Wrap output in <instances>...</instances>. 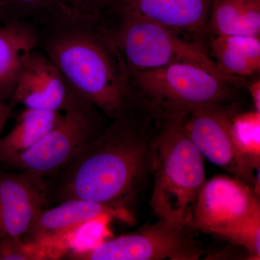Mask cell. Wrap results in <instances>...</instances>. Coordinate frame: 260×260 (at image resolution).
<instances>
[{
  "label": "cell",
  "mask_w": 260,
  "mask_h": 260,
  "mask_svg": "<svg viewBox=\"0 0 260 260\" xmlns=\"http://www.w3.org/2000/svg\"><path fill=\"white\" fill-rule=\"evenodd\" d=\"M224 44L228 47L235 49L247 58L253 64L260 68V40L259 37L250 36H232L220 37Z\"/></svg>",
  "instance_id": "cell-21"
},
{
  "label": "cell",
  "mask_w": 260,
  "mask_h": 260,
  "mask_svg": "<svg viewBox=\"0 0 260 260\" xmlns=\"http://www.w3.org/2000/svg\"><path fill=\"white\" fill-rule=\"evenodd\" d=\"M208 28L220 37H259L260 0H213Z\"/></svg>",
  "instance_id": "cell-16"
},
{
  "label": "cell",
  "mask_w": 260,
  "mask_h": 260,
  "mask_svg": "<svg viewBox=\"0 0 260 260\" xmlns=\"http://www.w3.org/2000/svg\"><path fill=\"white\" fill-rule=\"evenodd\" d=\"M63 117L64 114L60 112L25 109L11 131L3 138L0 137V162L5 165L37 145Z\"/></svg>",
  "instance_id": "cell-15"
},
{
  "label": "cell",
  "mask_w": 260,
  "mask_h": 260,
  "mask_svg": "<svg viewBox=\"0 0 260 260\" xmlns=\"http://www.w3.org/2000/svg\"><path fill=\"white\" fill-rule=\"evenodd\" d=\"M75 92L52 61L44 53L34 50L18 75L10 104L64 112Z\"/></svg>",
  "instance_id": "cell-11"
},
{
  "label": "cell",
  "mask_w": 260,
  "mask_h": 260,
  "mask_svg": "<svg viewBox=\"0 0 260 260\" xmlns=\"http://www.w3.org/2000/svg\"><path fill=\"white\" fill-rule=\"evenodd\" d=\"M135 109L113 119L102 134L54 174L55 200H85L125 209L151 172L152 150L159 124L137 117Z\"/></svg>",
  "instance_id": "cell-1"
},
{
  "label": "cell",
  "mask_w": 260,
  "mask_h": 260,
  "mask_svg": "<svg viewBox=\"0 0 260 260\" xmlns=\"http://www.w3.org/2000/svg\"><path fill=\"white\" fill-rule=\"evenodd\" d=\"M75 13L70 0H0L1 21L21 20L40 27Z\"/></svg>",
  "instance_id": "cell-17"
},
{
  "label": "cell",
  "mask_w": 260,
  "mask_h": 260,
  "mask_svg": "<svg viewBox=\"0 0 260 260\" xmlns=\"http://www.w3.org/2000/svg\"><path fill=\"white\" fill-rule=\"evenodd\" d=\"M39 42V27L36 24L0 21V101L11 99L18 75Z\"/></svg>",
  "instance_id": "cell-14"
},
{
  "label": "cell",
  "mask_w": 260,
  "mask_h": 260,
  "mask_svg": "<svg viewBox=\"0 0 260 260\" xmlns=\"http://www.w3.org/2000/svg\"><path fill=\"white\" fill-rule=\"evenodd\" d=\"M102 115L75 90L61 122L37 145L5 165L44 177L54 175L102 134L107 127Z\"/></svg>",
  "instance_id": "cell-6"
},
{
  "label": "cell",
  "mask_w": 260,
  "mask_h": 260,
  "mask_svg": "<svg viewBox=\"0 0 260 260\" xmlns=\"http://www.w3.org/2000/svg\"><path fill=\"white\" fill-rule=\"evenodd\" d=\"M47 183L28 171L0 173V241L23 242L48 206Z\"/></svg>",
  "instance_id": "cell-10"
},
{
  "label": "cell",
  "mask_w": 260,
  "mask_h": 260,
  "mask_svg": "<svg viewBox=\"0 0 260 260\" xmlns=\"http://www.w3.org/2000/svg\"><path fill=\"white\" fill-rule=\"evenodd\" d=\"M232 129L238 149L256 169L260 165V112L236 114Z\"/></svg>",
  "instance_id": "cell-18"
},
{
  "label": "cell",
  "mask_w": 260,
  "mask_h": 260,
  "mask_svg": "<svg viewBox=\"0 0 260 260\" xmlns=\"http://www.w3.org/2000/svg\"><path fill=\"white\" fill-rule=\"evenodd\" d=\"M211 50L215 62L225 74L232 77H244L259 70L239 51L228 47L220 37L215 36L211 42Z\"/></svg>",
  "instance_id": "cell-19"
},
{
  "label": "cell",
  "mask_w": 260,
  "mask_h": 260,
  "mask_svg": "<svg viewBox=\"0 0 260 260\" xmlns=\"http://www.w3.org/2000/svg\"><path fill=\"white\" fill-rule=\"evenodd\" d=\"M150 207L158 218L185 224L205 182L204 160L182 120L159 124L152 150Z\"/></svg>",
  "instance_id": "cell-4"
},
{
  "label": "cell",
  "mask_w": 260,
  "mask_h": 260,
  "mask_svg": "<svg viewBox=\"0 0 260 260\" xmlns=\"http://www.w3.org/2000/svg\"><path fill=\"white\" fill-rule=\"evenodd\" d=\"M78 14L101 17L102 12L109 8L110 0H70Z\"/></svg>",
  "instance_id": "cell-22"
},
{
  "label": "cell",
  "mask_w": 260,
  "mask_h": 260,
  "mask_svg": "<svg viewBox=\"0 0 260 260\" xmlns=\"http://www.w3.org/2000/svg\"><path fill=\"white\" fill-rule=\"evenodd\" d=\"M213 0H110L117 13L143 17L172 30L201 32L208 28Z\"/></svg>",
  "instance_id": "cell-13"
},
{
  "label": "cell",
  "mask_w": 260,
  "mask_h": 260,
  "mask_svg": "<svg viewBox=\"0 0 260 260\" xmlns=\"http://www.w3.org/2000/svg\"><path fill=\"white\" fill-rule=\"evenodd\" d=\"M235 112L234 108L225 104L210 106L186 116L182 124L203 157L242 180L254 191V171L257 169L234 142L232 124Z\"/></svg>",
  "instance_id": "cell-8"
},
{
  "label": "cell",
  "mask_w": 260,
  "mask_h": 260,
  "mask_svg": "<svg viewBox=\"0 0 260 260\" xmlns=\"http://www.w3.org/2000/svg\"><path fill=\"white\" fill-rule=\"evenodd\" d=\"M260 210L259 198L240 179L217 175L200 189L188 226L218 236Z\"/></svg>",
  "instance_id": "cell-9"
},
{
  "label": "cell",
  "mask_w": 260,
  "mask_h": 260,
  "mask_svg": "<svg viewBox=\"0 0 260 260\" xmlns=\"http://www.w3.org/2000/svg\"><path fill=\"white\" fill-rule=\"evenodd\" d=\"M0 21H1V20H0Z\"/></svg>",
  "instance_id": "cell-25"
},
{
  "label": "cell",
  "mask_w": 260,
  "mask_h": 260,
  "mask_svg": "<svg viewBox=\"0 0 260 260\" xmlns=\"http://www.w3.org/2000/svg\"><path fill=\"white\" fill-rule=\"evenodd\" d=\"M218 237L223 238L235 245L243 246L251 257L259 259L260 210L240 223L220 233Z\"/></svg>",
  "instance_id": "cell-20"
},
{
  "label": "cell",
  "mask_w": 260,
  "mask_h": 260,
  "mask_svg": "<svg viewBox=\"0 0 260 260\" xmlns=\"http://www.w3.org/2000/svg\"><path fill=\"white\" fill-rule=\"evenodd\" d=\"M100 19L74 14L43 25L39 47L72 88L113 120L133 104L125 66Z\"/></svg>",
  "instance_id": "cell-2"
},
{
  "label": "cell",
  "mask_w": 260,
  "mask_h": 260,
  "mask_svg": "<svg viewBox=\"0 0 260 260\" xmlns=\"http://www.w3.org/2000/svg\"><path fill=\"white\" fill-rule=\"evenodd\" d=\"M10 104H5V102L0 101V137L4 129L7 121L10 115L12 109Z\"/></svg>",
  "instance_id": "cell-24"
},
{
  "label": "cell",
  "mask_w": 260,
  "mask_h": 260,
  "mask_svg": "<svg viewBox=\"0 0 260 260\" xmlns=\"http://www.w3.org/2000/svg\"><path fill=\"white\" fill-rule=\"evenodd\" d=\"M249 91L252 97L256 112H260V81L259 79L252 82L249 85Z\"/></svg>",
  "instance_id": "cell-23"
},
{
  "label": "cell",
  "mask_w": 260,
  "mask_h": 260,
  "mask_svg": "<svg viewBox=\"0 0 260 260\" xmlns=\"http://www.w3.org/2000/svg\"><path fill=\"white\" fill-rule=\"evenodd\" d=\"M191 230L185 224L159 218L136 232L64 256L75 260H197L204 250Z\"/></svg>",
  "instance_id": "cell-7"
},
{
  "label": "cell",
  "mask_w": 260,
  "mask_h": 260,
  "mask_svg": "<svg viewBox=\"0 0 260 260\" xmlns=\"http://www.w3.org/2000/svg\"><path fill=\"white\" fill-rule=\"evenodd\" d=\"M127 75L133 106L158 124L183 120L203 108L225 104L232 95V84L191 63Z\"/></svg>",
  "instance_id": "cell-3"
},
{
  "label": "cell",
  "mask_w": 260,
  "mask_h": 260,
  "mask_svg": "<svg viewBox=\"0 0 260 260\" xmlns=\"http://www.w3.org/2000/svg\"><path fill=\"white\" fill-rule=\"evenodd\" d=\"M110 215L129 221L127 210L80 200H70L45 208L34 220L23 243L35 246L45 259L44 250L67 233L95 219Z\"/></svg>",
  "instance_id": "cell-12"
},
{
  "label": "cell",
  "mask_w": 260,
  "mask_h": 260,
  "mask_svg": "<svg viewBox=\"0 0 260 260\" xmlns=\"http://www.w3.org/2000/svg\"><path fill=\"white\" fill-rule=\"evenodd\" d=\"M119 24L109 29L127 72L155 69L174 63L198 65L232 85L239 80L225 74L199 45L186 42L172 29L129 13H117Z\"/></svg>",
  "instance_id": "cell-5"
}]
</instances>
